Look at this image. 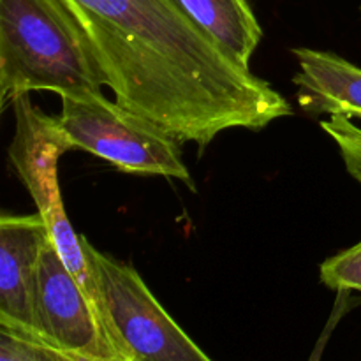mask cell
I'll use <instances>...</instances> for the list:
<instances>
[{
	"mask_svg": "<svg viewBox=\"0 0 361 361\" xmlns=\"http://www.w3.org/2000/svg\"><path fill=\"white\" fill-rule=\"evenodd\" d=\"M49 240L39 214L0 217V326L39 337L35 317L39 263Z\"/></svg>",
	"mask_w": 361,
	"mask_h": 361,
	"instance_id": "52a82bcc",
	"label": "cell"
},
{
	"mask_svg": "<svg viewBox=\"0 0 361 361\" xmlns=\"http://www.w3.org/2000/svg\"><path fill=\"white\" fill-rule=\"evenodd\" d=\"M99 314L122 361H214L175 323L130 264L99 252L81 235Z\"/></svg>",
	"mask_w": 361,
	"mask_h": 361,
	"instance_id": "3957f363",
	"label": "cell"
},
{
	"mask_svg": "<svg viewBox=\"0 0 361 361\" xmlns=\"http://www.w3.org/2000/svg\"><path fill=\"white\" fill-rule=\"evenodd\" d=\"M176 6L224 46L238 62L250 67L263 30L249 0H175Z\"/></svg>",
	"mask_w": 361,
	"mask_h": 361,
	"instance_id": "9c48e42d",
	"label": "cell"
},
{
	"mask_svg": "<svg viewBox=\"0 0 361 361\" xmlns=\"http://www.w3.org/2000/svg\"><path fill=\"white\" fill-rule=\"evenodd\" d=\"M123 108L201 150L229 129L293 115L288 99L194 23L175 0H63Z\"/></svg>",
	"mask_w": 361,
	"mask_h": 361,
	"instance_id": "6da1fadb",
	"label": "cell"
},
{
	"mask_svg": "<svg viewBox=\"0 0 361 361\" xmlns=\"http://www.w3.org/2000/svg\"><path fill=\"white\" fill-rule=\"evenodd\" d=\"M13 108L16 130L9 147L11 162L34 200L37 214L48 226L49 238L55 243L60 257L99 312V295L85 257L81 235L71 226L60 194L59 159L73 148L56 126V116L42 113L32 102L30 95L18 97Z\"/></svg>",
	"mask_w": 361,
	"mask_h": 361,
	"instance_id": "5b68a950",
	"label": "cell"
},
{
	"mask_svg": "<svg viewBox=\"0 0 361 361\" xmlns=\"http://www.w3.org/2000/svg\"><path fill=\"white\" fill-rule=\"evenodd\" d=\"M0 361H94L63 351L41 338L28 337L7 326H0Z\"/></svg>",
	"mask_w": 361,
	"mask_h": 361,
	"instance_id": "30bf717a",
	"label": "cell"
},
{
	"mask_svg": "<svg viewBox=\"0 0 361 361\" xmlns=\"http://www.w3.org/2000/svg\"><path fill=\"white\" fill-rule=\"evenodd\" d=\"M321 282L334 291L361 293V242L321 264Z\"/></svg>",
	"mask_w": 361,
	"mask_h": 361,
	"instance_id": "8fae6325",
	"label": "cell"
},
{
	"mask_svg": "<svg viewBox=\"0 0 361 361\" xmlns=\"http://www.w3.org/2000/svg\"><path fill=\"white\" fill-rule=\"evenodd\" d=\"M293 53L300 63L293 81L305 111L361 118V67L331 51L296 48Z\"/></svg>",
	"mask_w": 361,
	"mask_h": 361,
	"instance_id": "ba28073f",
	"label": "cell"
},
{
	"mask_svg": "<svg viewBox=\"0 0 361 361\" xmlns=\"http://www.w3.org/2000/svg\"><path fill=\"white\" fill-rule=\"evenodd\" d=\"M321 129L338 147L349 175L361 183V127L348 116H330L321 122Z\"/></svg>",
	"mask_w": 361,
	"mask_h": 361,
	"instance_id": "7c38bea8",
	"label": "cell"
},
{
	"mask_svg": "<svg viewBox=\"0 0 361 361\" xmlns=\"http://www.w3.org/2000/svg\"><path fill=\"white\" fill-rule=\"evenodd\" d=\"M35 317L41 341L94 361H122L104 330L97 309L51 238L39 263Z\"/></svg>",
	"mask_w": 361,
	"mask_h": 361,
	"instance_id": "8992f818",
	"label": "cell"
},
{
	"mask_svg": "<svg viewBox=\"0 0 361 361\" xmlns=\"http://www.w3.org/2000/svg\"><path fill=\"white\" fill-rule=\"evenodd\" d=\"M60 99L56 126L73 150L97 155L118 171L175 178L196 190L180 152L182 143L161 127L106 99L102 92Z\"/></svg>",
	"mask_w": 361,
	"mask_h": 361,
	"instance_id": "277c9868",
	"label": "cell"
},
{
	"mask_svg": "<svg viewBox=\"0 0 361 361\" xmlns=\"http://www.w3.org/2000/svg\"><path fill=\"white\" fill-rule=\"evenodd\" d=\"M92 46L63 0H0V109L21 95L102 92Z\"/></svg>",
	"mask_w": 361,
	"mask_h": 361,
	"instance_id": "7a4b0ae2",
	"label": "cell"
}]
</instances>
